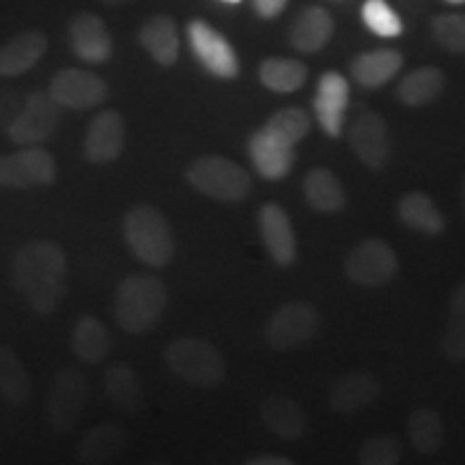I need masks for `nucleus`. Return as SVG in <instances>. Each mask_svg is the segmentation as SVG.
<instances>
[{"label": "nucleus", "instance_id": "obj_12", "mask_svg": "<svg viewBox=\"0 0 465 465\" xmlns=\"http://www.w3.org/2000/svg\"><path fill=\"white\" fill-rule=\"evenodd\" d=\"M48 93L61 108L91 110L106 102L108 84L86 69H61L52 78Z\"/></svg>", "mask_w": 465, "mask_h": 465}, {"label": "nucleus", "instance_id": "obj_38", "mask_svg": "<svg viewBox=\"0 0 465 465\" xmlns=\"http://www.w3.org/2000/svg\"><path fill=\"white\" fill-rule=\"evenodd\" d=\"M401 444L392 435H375L366 440L358 450V461L362 465H397L401 461Z\"/></svg>", "mask_w": 465, "mask_h": 465}, {"label": "nucleus", "instance_id": "obj_34", "mask_svg": "<svg viewBox=\"0 0 465 465\" xmlns=\"http://www.w3.org/2000/svg\"><path fill=\"white\" fill-rule=\"evenodd\" d=\"M441 351L449 360L465 362V282L452 291L449 319L441 334Z\"/></svg>", "mask_w": 465, "mask_h": 465}, {"label": "nucleus", "instance_id": "obj_36", "mask_svg": "<svg viewBox=\"0 0 465 465\" xmlns=\"http://www.w3.org/2000/svg\"><path fill=\"white\" fill-rule=\"evenodd\" d=\"M362 20L380 37L392 39L403 33V20L394 14L386 0H366L362 5Z\"/></svg>", "mask_w": 465, "mask_h": 465}, {"label": "nucleus", "instance_id": "obj_22", "mask_svg": "<svg viewBox=\"0 0 465 465\" xmlns=\"http://www.w3.org/2000/svg\"><path fill=\"white\" fill-rule=\"evenodd\" d=\"M332 35V15L323 7H306L289 28V44L304 54H312V52L323 50Z\"/></svg>", "mask_w": 465, "mask_h": 465}, {"label": "nucleus", "instance_id": "obj_15", "mask_svg": "<svg viewBox=\"0 0 465 465\" xmlns=\"http://www.w3.org/2000/svg\"><path fill=\"white\" fill-rule=\"evenodd\" d=\"M69 42L80 61L100 65L113 56V37L106 22L95 14H78L69 22Z\"/></svg>", "mask_w": 465, "mask_h": 465}, {"label": "nucleus", "instance_id": "obj_17", "mask_svg": "<svg viewBox=\"0 0 465 465\" xmlns=\"http://www.w3.org/2000/svg\"><path fill=\"white\" fill-rule=\"evenodd\" d=\"M349 106V83L339 72H325L319 78L317 95L312 100L319 125L328 136L339 138L342 132V119Z\"/></svg>", "mask_w": 465, "mask_h": 465}, {"label": "nucleus", "instance_id": "obj_42", "mask_svg": "<svg viewBox=\"0 0 465 465\" xmlns=\"http://www.w3.org/2000/svg\"><path fill=\"white\" fill-rule=\"evenodd\" d=\"M102 3L110 5V7H119V5H127V3H132V0H102Z\"/></svg>", "mask_w": 465, "mask_h": 465}, {"label": "nucleus", "instance_id": "obj_3", "mask_svg": "<svg viewBox=\"0 0 465 465\" xmlns=\"http://www.w3.org/2000/svg\"><path fill=\"white\" fill-rule=\"evenodd\" d=\"M124 237L127 248L141 263L166 267L174 257V235L160 209L136 205L124 218Z\"/></svg>", "mask_w": 465, "mask_h": 465}, {"label": "nucleus", "instance_id": "obj_23", "mask_svg": "<svg viewBox=\"0 0 465 465\" xmlns=\"http://www.w3.org/2000/svg\"><path fill=\"white\" fill-rule=\"evenodd\" d=\"M261 420L265 429L274 433L281 440H300L308 431V420L304 410L295 403L293 399L281 397H267L261 405Z\"/></svg>", "mask_w": 465, "mask_h": 465}, {"label": "nucleus", "instance_id": "obj_10", "mask_svg": "<svg viewBox=\"0 0 465 465\" xmlns=\"http://www.w3.org/2000/svg\"><path fill=\"white\" fill-rule=\"evenodd\" d=\"M399 259L392 246L380 237L360 242L345 261V274L360 287H381L397 274Z\"/></svg>", "mask_w": 465, "mask_h": 465}, {"label": "nucleus", "instance_id": "obj_32", "mask_svg": "<svg viewBox=\"0 0 465 465\" xmlns=\"http://www.w3.org/2000/svg\"><path fill=\"white\" fill-rule=\"evenodd\" d=\"M308 69L295 58H267L259 67L261 84L274 93H293L304 86Z\"/></svg>", "mask_w": 465, "mask_h": 465}, {"label": "nucleus", "instance_id": "obj_40", "mask_svg": "<svg viewBox=\"0 0 465 465\" xmlns=\"http://www.w3.org/2000/svg\"><path fill=\"white\" fill-rule=\"evenodd\" d=\"M289 0H252V7L257 11L259 17L272 20V17L281 15Z\"/></svg>", "mask_w": 465, "mask_h": 465}, {"label": "nucleus", "instance_id": "obj_44", "mask_svg": "<svg viewBox=\"0 0 465 465\" xmlns=\"http://www.w3.org/2000/svg\"><path fill=\"white\" fill-rule=\"evenodd\" d=\"M224 3H242V0H224Z\"/></svg>", "mask_w": 465, "mask_h": 465}, {"label": "nucleus", "instance_id": "obj_25", "mask_svg": "<svg viewBox=\"0 0 465 465\" xmlns=\"http://www.w3.org/2000/svg\"><path fill=\"white\" fill-rule=\"evenodd\" d=\"M104 391L110 403L125 414H138L143 407V386L136 371L125 362H113L104 373Z\"/></svg>", "mask_w": 465, "mask_h": 465}, {"label": "nucleus", "instance_id": "obj_24", "mask_svg": "<svg viewBox=\"0 0 465 465\" xmlns=\"http://www.w3.org/2000/svg\"><path fill=\"white\" fill-rule=\"evenodd\" d=\"M138 42L162 67H173L179 58V31L173 17L153 15L144 22Z\"/></svg>", "mask_w": 465, "mask_h": 465}, {"label": "nucleus", "instance_id": "obj_14", "mask_svg": "<svg viewBox=\"0 0 465 465\" xmlns=\"http://www.w3.org/2000/svg\"><path fill=\"white\" fill-rule=\"evenodd\" d=\"M349 143L360 162L373 171H380L391 160V136H388V124L381 114H360L351 125Z\"/></svg>", "mask_w": 465, "mask_h": 465}, {"label": "nucleus", "instance_id": "obj_43", "mask_svg": "<svg viewBox=\"0 0 465 465\" xmlns=\"http://www.w3.org/2000/svg\"><path fill=\"white\" fill-rule=\"evenodd\" d=\"M446 3H450V5H463L465 0H446Z\"/></svg>", "mask_w": 465, "mask_h": 465}, {"label": "nucleus", "instance_id": "obj_16", "mask_svg": "<svg viewBox=\"0 0 465 465\" xmlns=\"http://www.w3.org/2000/svg\"><path fill=\"white\" fill-rule=\"evenodd\" d=\"M259 232L272 261L281 267H289L295 261V232L287 212L276 203H267L259 209Z\"/></svg>", "mask_w": 465, "mask_h": 465}, {"label": "nucleus", "instance_id": "obj_29", "mask_svg": "<svg viewBox=\"0 0 465 465\" xmlns=\"http://www.w3.org/2000/svg\"><path fill=\"white\" fill-rule=\"evenodd\" d=\"M304 196L306 203L315 212L336 213L345 207V188L339 177L328 168H312L304 177Z\"/></svg>", "mask_w": 465, "mask_h": 465}, {"label": "nucleus", "instance_id": "obj_41", "mask_svg": "<svg viewBox=\"0 0 465 465\" xmlns=\"http://www.w3.org/2000/svg\"><path fill=\"white\" fill-rule=\"evenodd\" d=\"M291 459L278 457V455H259L254 459H248V465H291Z\"/></svg>", "mask_w": 465, "mask_h": 465}, {"label": "nucleus", "instance_id": "obj_26", "mask_svg": "<svg viewBox=\"0 0 465 465\" xmlns=\"http://www.w3.org/2000/svg\"><path fill=\"white\" fill-rule=\"evenodd\" d=\"M401 67H403V54L397 50L383 48L364 52V54L353 58L351 75L360 86L377 89V86L391 83L394 75L401 72Z\"/></svg>", "mask_w": 465, "mask_h": 465}, {"label": "nucleus", "instance_id": "obj_27", "mask_svg": "<svg viewBox=\"0 0 465 465\" xmlns=\"http://www.w3.org/2000/svg\"><path fill=\"white\" fill-rule=\"evenodd\" d=\"M397 213L401 223L418 232H424V235H440L446 229L444 216L438 205L424 192H407L405 196H401Z\"/></svg>", "mask_w": 465, "mask_h": 465}, {"label": "nucleus", "instance_id": "obj_18", "mask_svg": "<svg viewBox=\"0 0 465 465\" xmlns=\"http://www.w3.org/2000/svg\"><path fill=\"white\" fill-rule=\"evenodd\" d=\"M381 394V383L371 371H349L334 381L330 391V407L339 414H353L373 405Z\"/></svg>", "mask_w": 465, "mask_h": 465}, {"label": "nucleus", "instance_id": "obj_4", "mask_svg": "<svg viewBox=\"0 0 465 465\" xmlns=\"http://www.w3.org/2000/svg\"><path fill=\"white\" fill-rule=\"evenodd\" d=\"M168 369L196 388H218L224 381L226 362L223 353L212 342L183 336L168 342L164 349Z\"/></svg>", "mask_w": 465, "mask_h": 465}, {"label": "nucleus", "instance_id": "obj_19", "mask_svg": "<svg viewBox=\"0 0 465 465\" xmlns=\"http://www.w3.org/2000/svg\"><path fill=\"white\" fill-rule=\"evenodd\" d=\"M127 444H130V435L125 433V429L116 427V424H97L80 440L75 457L86 465L114 463L125 455Z\"/></svg>", "mask_w": 465, "mask_h": 465}, {"label": "nucleus", "instance_id": "obj_2", "mask_svg": "<svg viewBox=\"0 0 465 465\" xmlns=\"http://www.w3.org/2000/svg\"><path fill=\"white\" fill-rule=\"evenodd\" d=\"M168 304L166 284L155 276L132 274L119 282L114 295L116 325L127 334H144L155 328Z\"/></svg>", "mask_w": 465, "mask_h": 465}, {"label": "nucleus", "instance_id": "obj_9", "mask_svg": "<svg viewBox=\"0 0 465 465\" xmlns=\"http://www.w3.org/2000/svg\"><path fill=\"white\" fill-rule=\"evenodd\" d=\"M319 330V312L306 302H287L272 312L265 328L267 345L276 351H291L312 339Z\"/></svg>", "mask_w": 465, "mask_h": 465}, {"label": "nucleus", "instance_id": "obj_11", "mask_svg": "<svg viewBox=\"0 0 465 465\" xmlns=\"http://www.w3.org/2000/svg\"><path fill=\"white\" fill-rule=\"evenodd\" d=\"M185 33H188L192 52L209 74L223 80H232L240 75V61L223 33L209 26L205 20L188 22Z\"/></svg>", "mask_w": 465, "mask_h": 465}, {"label": "nucleus", "instance_id": "obj_8", "mask_svg": "<svg viewBox=\"0 0 465 465\" xmlns=\"http://www.w3.org/2000/svg\"><path fill=\"white\" fill-rule=\"evenodd\" d=\"M56 179V160L50 151L25 147L11 155H0V188L28 190L52 185Z\"/></svg>", "mask_w": 465, "mask_h": 465}, {"label": "nucleus", "instance_id": "obj_33", "mask_svg": "<svg viewBox=\"0 0 465 465\" xmlns=\"http://www.w3.org/2000/svg\"><path fill=\"white\" fill-rule=\"evenodd\" d=\"M0 397L11 405H25L31 399V377L9 347H0Z\"/></svg>", "mask_w": 465, "mask_h": 465}, {"label": "nucleus", "instance_id": "obj_6", "mask_svg": "<svg viewBox=\"0 0 465 465\" xmlns=\"http://www.w3.org/2000/svg\"><path fill=\"white\" fill-rule=\"evenodd\" d=\"M89 399V381L75 366H63L48 388V420L56 433H69L83 416Z\"/></svg>", "mask_w": 465, "mask_h": 465}, {"label": "nucleus", "instance_id": "obj_30", "mask_svg": "<svg viewBox=\"0 0 465 465\" xmlns=\"http://www.w3.org/2000/svg\"><path fill=\"white\" fill-rule=\"evenodd\" d=\"M446 78L444 72L438 67H420L416 72L407 74L401 80L397 97L405 106L410 108H422L438 100L444 91Z\"/></svg>", "mask_w": 465, "mask_h": 465}, {"label": "nucleus", "instance_id": "obj_1", "mask_svg": "<svg viewBox=\"0 0 465 465\" xmlns=\"http://www.w3.org/2000/svg\"><path fill=\"white\" fill-rule=\"evenodd\" d=\"M65 276L67 257L54 242L26 243L17 250L11 263V282L42 317L52 315L67 295Z\"/></svg>", "mask_w": 465, "mask_h": 465}, {"label": "nucleus", "instance_id": "obj_28", "mask_svg": "<svg viewBox=\"0 0 465 465\" xmlns=\"http://www.w3.org/2000/svg\"><path fill=\"white\" fill-rule=\"evenodd\" d=\"M110 347V334L100 319L93 315H83L75 322L72 332V349L74 353L86 364H100L108 358Z\"/></svg>", "mask_w": 465, "mask_h": 465}, {"label": "nucleus", "instance_id": "obj_7", "mask_svg": "<svg viewBox=\"0 0 465 465\" xmlns=\"http://www.w3.org/2000/svg\"><path fill=\"white\" fill-rule=\"evenodd\" d=\"M58 124H61V106L52 100L50 93L35 91L26 95L14 124L7 127V136L20 147H37L54 136Z\"/></svg>", "mask_w": 465, "mask_h": 465}, {"label": "nucleus", "instance_id": "obj_39", "mask_svg": "<svg viewBox=\"0 0 465 465\" xmlns=\"http://www.w3.org/2000/svg\"><path fill=\"white\" fill-rule=\"evenodd\" d=\"M22 104L25 100L20 97V93L14 89H0V132H7V127L14 124Z\"/></svg>", "mask_w": 465, "mask_h": 465}, {"label": "nucleus", "instance_id": "obj_37", "mask_svg": "<svg viewBox=\"0 0 465 465\" xmlns=\"http://www.w3.org/2000/svg\"><path fill=\"white\" fill-rule=\"evenodd\" d=\"M435 42L452 54H465V14H440L431 20Z\"/></svg>", "mask_w": 465, "mask_h": 465}, {"label": "nucleus", "instance_id": "obj_31", "mask_svg": "<svg viewBox=\"0 0 465 465\" xmlns=\"http://www.w3.org/2000/svg\"><path fill=\"white\" fill-rule=\"evenodd\" d=\"M407 435L422 457L438 455L444 444V422L431 407H418L407 418Z\"/></svg>", "mask_w": 465, "mask_h": 465}, {"label": "nucleus", "instance_id": "obj_13", "mask_svg": "<svg viewBox=\"0 0 465 465\" xmlns=\"http://www.w3.org/2000/svg\"><path fill=\"white\" fill-rule=\"evenodd\" d=\"M125 147V121L119 110H104L91 121L83 153L91 164H110L119 160Z\"/></svg>", "mask_w": 465, "mask_h": 465}, {"label": "nucleus", "instance_id": "obj_35", "mask_svg": "<svg viewBox=\"0 0 465 465\" xmlns=\"http://www.w3.org/2000/svg\"><path fill=\"white\" fill-rule=\"evenodd\" d=\"M263 130L276 136L278 141L289 144V147H295L311 132V116L302 108L287 106L272 114Z\"/></svg>", "mask_w": 465, "mask_h": 465}, {"label": "nucleus", "instance_id": "obj_20", "mask_svg": "<svg viewBox=\"0 0 465 465\" xmlns=\"http://www.w3.org/2000/svg\"><path fill=\"white\" fill-rule=\"evenodd\" d=\"M48 50V37L42 31H22L0 48V75L17 78L42 61Z\"/></svg>", "mask_w": 465, "mask_h": 465}, {"label": "nucleus", "instance_id": "obj_21", "mask_svg": "<svg viewBox=\"0 0 465 465\" xmlns=\"http://www.w3.org/2000/svg\"><path fill=\"white\" fill-rule=\"evenodd\" d=\"M248 153L261 177L270 179V182H278V179L287 177L295 160L293 147L278 141L276 136H272L263 127L250 136Z\"/></svg>", "mask_w": 465, "mask_h": 465}, {"label": "nucleus", "instance_id": "obj_5", "mask_svg": "<svg viewBox=\"0 0 465 465\" xmlns=\"http://www.w3.org/2000/svg\"><path fill=\"white\" fill-rule=\"evenodd\" d=\"M185 179L203 196L223 203H240L252 190L250 174L223 155H203L194 160L185 171Z\"/></svg>", "mask_w": 465, "mask_h": 465}]
</instances>
